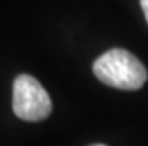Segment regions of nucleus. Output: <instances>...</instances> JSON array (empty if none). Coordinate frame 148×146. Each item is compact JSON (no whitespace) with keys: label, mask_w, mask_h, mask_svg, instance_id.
Instances as JSON below:
<instances>
[{"label":"nucleus","mask_w":148,"mask_h":146,"mask_svg":"<svg viewBox=\"0 0 148 146\" xmlns=\"http://www.w3.org/2000/svg\"><path fill=\"white\" fill-rule=\"evenodd\" d=\"M93 72L100 82L112 88L139 90L148 79L142 61L126 49H111L102 54L93 64Z\"/></svg>","instance_id":"nucleus-1"},{"label":"nucleus","mask_w":148,"mask_h":146,"mask_svg":"<svg viewBox=\"0 0 148 146\" xmlns=\"http://www.w3.org/2000/svg\"><path fill=\"white\" fill-rule=\"evenodd\" d=\"M12 107L23 121L38 122L49 116L53 103L38 79L30 75H20L14 82Z\"/></svg>","instance_id":"nucleus-2"},{"label":"nucleus","mask_w":148,"mask_h":146,"mask_svg":"<svg viewBox=\"0 0 148 146\" xmlns=\"http://www.w3.org/2000/svg\"><path fill=\"white\" fill-rule=\"evenodd\" d=\"M141 7H142V12L145 15V20L148 22V0H141Z\"/></svg>","instance_id":"nucleus-3"},{"label":"nucleus","mask_w":148,"mask_h":146,"mask_svg":"<svg viewBox=\"0 0 148 146\" xmlns=\"http://www.w3.org/2000/svg\"><path fill=\"white\" fill-rule=\"evenodd\" d=\"M93 146H105V145H93Z\"/></svg>","instance_id":"nucleus-4"}]
</instances>
